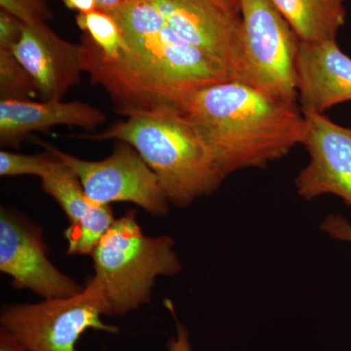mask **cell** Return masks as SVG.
Segmentation results:
<instances>
[{
    "instance_id": "6da1fadb",
    "label": "cell",
    "mask_w": 351,
    "mask_h": 351,
    "mask_svg": "<svg viewBox=\"0 0 351 351\" xmlns=\"http://www.w3.org/2000/svg\"><path fill=\"white\" fill-rule=\"evenodd\" d=\"M112 16L128 48L117 59H106L85 36L83 69L120 113L179 108L196 90L232 80L221 64L178 36L151 0H123Z\"/></svg>"
},
{
    "instance_id": "7a4b0ae2",
    "label": "cell",
    "mask_w": 351,
    "mask_h": 351,
    "mask_svg": "<svg viewBox=\"0 0 351 351\" xmlns=\"http://www.w3.org/2000/svg\"><path fill=\"white\" fill-rule=\"evenodd\" d=\"M178 108L211 147L226 177L265 167L304 138L306 120L297 104L237 80L200 88Z\"/></svg>"
},
{
    "instance_id": "3957f363",
    "label": "cell",
    "mask_w": 351,
    "mask_h": 351,
    "mask_svg": "<svg viewBox=\"0 0 351 351\" xmlns=\"http://www.w3.org/2000/svg\"><path fill=\"white\" fill-rule=\"evenodd\" d=\"M89 140H119L137 151L156 173L169 202L186 207L212 195L226 176L211 147L180 108L141 110Z\"/></svg>"
},
{
    "instance_id": "277c9868",
    "label": "cell",
    "mask_w": 351,
    "mask_h": 351,
    "mask_svg": "<svg viewBox=\"0 0 351 351\" xmlns=\"http://www.w3.org/2000/svg\"><path fill=\"white\" fill-rule=\"evenodd\" d=\"M174 245L166 235L145 237L135 210L115 219L92 253L95 276L106 289L113 315L147 304L157 277L181 271Z\"/></svg>"
},
{
    "instance_id": "5b68a950",
    "label": "cell",
    "mask_w": 351,
    "mask_h": 351,
    "mask_svg": "<svg viewBox=\"0 0 351 351\" xmlns=\"http://www.w3.org/2000/svg\"><path fill=\"white\" fill-rule=\"evenodd\" d=\"M101 315H113L112 306L103 283L94 276L71 297L4 307L0 322L1 329L27 351H76L87 330L119 332V328L105 324Z\"/></svg>"
},
{
    "instance_id": "8992f818",
    "label": "cell",
    "mask_w": 351,
    "mask_h": 351,
    "mask_svg": "<svg viewBox=\"0 0 351 351\" xmlns=\"http://www.w3.org/2000/svg\"><path fill=\"white\" fill-rule=\"evenodd\" d=\"M239 82L297 104V57L301 39L271 0H239Z\"/></svg>"
},
{
    "instance_id": "52a82bcc",
    "label": "cell",
    "mask_w": 351,
    "mask_h": 351,
    "mask_svg": "<svg viewBox=\"0 0 351 351\" xmlns=\"http://www.w3.org/2000/svg\"><path fill=\"white\" fill-rule=\"evenodd\" d=\"M43 145L77 176L85 195L94 202H131L154 216L167 213L169 200L156 173L127 143H119L108 158L99 161L82 160Z\"/></svg>"
},
{
    "instance_id": "ba28073f",
    "label": "cell",
    "mask_w": 351,
    "mask_h": 351,
    "mask_svg": "<svg viewBox=\"0 0 351 351\" xmlns=\"http://www.w3.org/2000/svg\"><path fill=\"white\" fill-rule=\"evenodd\" d=\"M0 270L12 278L13 287L45 299L71 297L83 289L48 260L40 228L6 209L0 213Z\"/></svg>"
},
{
    "instance_id": "9c48e42d",
    "label": "cell",
    "mask_w": 351,
    "mask_h": 351,
    "mask_svg": "<svg viewBox=\"0 0 351 351\" xmlns=\"http://www.w3.org/2000/svg\"><path fill=\"white\" fill-rule=\"evenodd\" d=\"M184 40L211 57L239 80L241 17L212 0H151Z\"/></svg>"
},
{
    "instance_id": "30bf717a",
    "label": "cell",
    "mask_w": 351,
    "mask_h": 351,
    "mask_svg": "<svg viewBox=\"0 0 351 351\" xmlns=\"http://www.w3.org/2000/svg\"><path fill=\"white\" fill-rule=\"evenodd\" d=\"M302 113L306 125L302 145L309 161L295 178L298 195L306 200L337 195L351 206V128L325 114Z\"/></svg>"
},
{
    "instance_id": "8fae6325",
    "label": "cell",
    "mask_w": 351,
    "mask_h": 351,
    "mask_svg": "<svg viewBox=\"0 0 351 351\" xmlns=\"http://www.w3.org/2000/svg\"><path fill=\"white\" fill-rule=\"evenodd\" d=\"M13 53L34 78L44 101H61L84 71L82 44L60 38L45 23L24 25Z\"/></svg>"
},
{
    "instance_id": "7c38bea8",
    "label": "cell",
    "mask_w": 351,
    "mask_h": 351,
    "mask_svg": "<svg viewBox=\"0 0 351 351\" xmlns=\"http://www.w3.org/2000/svg\"><path fill=\"white\" fill-rule=\"evenodd\" d=\"M295 71L302 112L324 114L335 106L351 101V58L336 38L301 41Z\"/></svg>"
},
{
    "instance_id": "4fadbf2b",
    "label": "cell",
    "mask_w": 351,
    "mask_h": 351,
    "mask_svg": "<svg viewBox=\"0 0 351 351\" xmlns=\"http://www.w3.org/2000/svg\"><path fill=\"white\" fill-rule=\"evenodd\" d=\"M41 181L43 191L57 201L71 223L64 230L69 255H92L114 223L112 208L90 199L77 176L61 160Z\"/></svg>"
},
{
    "instance_id": "5bb4252c",
    "label": "cell",
    "mask_w": 351,
    "mask_h": 351,
    "mask_svg": "<svg viewBox=\"0 0 351 351\" xmlns=\"http://www.w3.org/2000/svg\"><path fill=\"white\" fill-rule=\"evenodd\" d=\"M105 120L101 110L82 101L1 100L0 141L2 145H18L32 132L59 125L94 130Z\"/></svg>"
},
{
    "instance_id": "9a60e30c",
    "label": "cell",
    "mask_w": 351,
    "mask_h": 351,
    "mask_svg": "<svg viewBox=\"0 0 351 351\" xmlns=\"http://www.w3.org/2000/svg\"><path fill=\"white\" fill-rule=\"evenodd\" d=\"M301 41L336 38L345 25L346 0H271Z\"/></svg>"
},
{
    "instance_id": "2e32d148",
    "label": "cell",
    "mask_w": 351,
    "mask_h": 351,
    "mask_svg": "<svg viewBox=\"0 0 351 351\" xmlns=\"http://www.w3.org/2000/svg\"><path fill=\"white\" fill-rule=\"evenodd\" d=\"M76 24L82 31L87 32L106 59H117L128 48L119 24L110 14L100 10L80 13L76 16Z\"/></svg>"
},
{
    "instance_id": "e0dca14e",
    "label": "cell",
    "mask_w": 351,
    "mask_h": 351,
    "mask_svg": "<svg viewBox=\"0 0 351 351\" xmlns=\"http://www.w3.org/2000/svg\"><path fill=\"white\" fill-rule=\"evenodd\" d=\"M0 95L1 100L17 101L38 95L34 78L11 50L0 49Z\"/></svg>"
},
{
    "instance_id": "ac0fdd59",
    "label": "cell",
    "mask_w": 351,
    "mask_h": 351,
    "mask_svg": "<svg viewBox=\"0 0 351 351\" xmlns=\"http://www.w3.org/2000/svg\"><path fill=\"white\" fill-rule=\"evenodd\" d=\"M59 158L51 154L25 156L14 152H0V175L2 177L34 175L43 178L59 163Z\"/></svg>"
},
{
    "instance_id": "d6986e66",
    "label": "cell",
    "mask_w": 351,
    "mask_h": 351,
    "mask_svg": "<svg viewBox=\"0 0 351 351\" xmlns=\"http://www.w3.org/2000/svg\"><path fill=\"white\" fill-rule=\"evenodd\" d=\"M49 0H0L2 10L14 16L24 25L45 23L50 17Z\"/></svg>"
},
{
    "instance_id": "ffe728a7",
    "label": "cell",
    "mask_w": 351,
    "mask_h": 351,
    "mask_svg": "<svg viewBox=\"0 0 351 351\" xmlns=\"http://www.w3.org/2000/svg\"><path fill=\"white\" fill-rule=\"evenodd\" d=\"M24 24L2 10L0 13V49L13 51L22 36Z\"/></svg>"
},
{
    "instance_id": "44dd1931",
    "label": "cell",
    "mask_w": 351,
    "mask_h": 351,
    "mask_svg": "<svg viewBox=\"0 0 351 351\" xmlns=\"http://www.w3.org/2000/svg\"><path fill=\"white\" fill-rule=\"evenodd\" d=\"M322 230L334 239L351 242V223L345 218L337 215H331L324 219Z\"/></svg>"
},
{
    "instance_id": "7402d4cb",
    "label": "cell",
    "mask_w": 351,
    "mask_h": 351,
    "mask_svg": "<svg viewBox=\"0 0 351 351\" xmlns=\"http://www.w3.org/2000/svg\"><path fill=\"white\" fill-rule=\"evenodd\" d=\"M191 345L189 339V332L186 328L177 323V335L170 339L168 343V351H191Z\"/></svg>"
},
{
    "instance_id": "603a6c76",
    "label": "cell",
    "mask_w": 351,
    "mask_h": 351,
    "mask_svg": "<svg viewBox=\"0 0 351 351\" xmlns=\"http://www.w3.org/2000/svg\"><path fill=\"white\" fill-rule=\"evenodd\" d=\"M63 2L69 9L80 11V13H89L98 10L97 0H63Z\"/></svg>"
},
{
    "instance_id": "cb8c5ba5",
    "label": "cell",
    "mask_w": 351,
    "mask_h": 351,
    "mask_svg": "<svg viewBox=\"0 0 351 351\" xmlns=\"http://www.w3.org/2000/svg\"><path fill=\"white\" fill-rule=\"evenodd\" d=\"M0 351H27L24 346L7 334L3 330H0Z\"/></svg>"
},
{
    "instance_id": "d4e9b609",
    "label": "cell",
    "mask_w": 351,
    "mask_h": 351,
    "mask_svg": "<svg viewBox=\"0 0 351 351\" xmlns=\"http://www.w3.org/2000/svg\"><path fill=\"white\" fill-rule=\"evenodd\" d=\"M123 0H97L98 10L112 15L119 8Z\"/></svg>"
},
{
    "instance_id": "484cf974",
    "label": "cell",
    "mask_w": 351,
    "mask_h": 351,
    "mask_svg": "<svg viewBox=\"0 0 351 351\" xmlns=\"http://www.w3.org/2000/svg\"><path fill=\"white\" fill-rule=\"evenodd\" d=\"M226 10L235 14H240L239 0H212Z\"/></svg>"
}]
</instances>
